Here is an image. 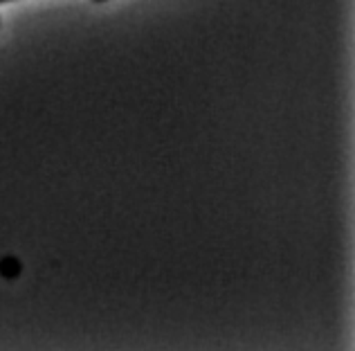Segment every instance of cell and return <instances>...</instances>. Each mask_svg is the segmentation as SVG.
Listing matches in <instances>:
<instances>
[{"label":"cell","mask_w":355,"mask_h":351,"mask_svg":"<svg viewBox=\"0 0 355 351\" xmlns=\"http://www.w3.org/2000/svg\"><path fill=\"white\" fill-rule=\"evenodd\" d=\"M95 3H106V0H95Z\"/></svg>","instance_id":"obj_1"},{"label":"cell","mask_w":355,"mask_h":351,"mask_svg":"<svg viewBox=\"0 0 355 351\" xmlns=\"http://www.w3.org/2000/svg\"><path fill=\"white\" fill-rule=\"evenodd\" d=\"M3 3H9V0H0V5H3Z\"/></svg>","instance_id":"obj_2"}]
</instances>
